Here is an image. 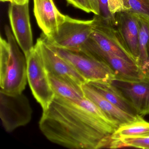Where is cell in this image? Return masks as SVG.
<instances>
[{
  "label": "cell",
  "mask_w": 149,
  "mask_h": 149,
  "mask_svg": "<svg viewBox=\"0 0 149 149\" xmlns=\"http://www.w3.org/2000/svg\"><path fill=\"white\" fill-rule=\"evenodd\" d=\"M49 141L72 149L109 148L119 125L86 97L70 101L55 96L39 122Z\"/></svg>",
  "instance_id": "1"
},
{
  "label": "cell",
  "mask_w": 149,
  "mask_h": 149,
  "mask_svg": "<svg viewBox=\"0 0 149 149\" xmlns=\"http://www.w3.org/2000/svg\"><path fill=\"white\" fill-rule=\"evenodd\" d=\"M7 40L0 38V91L22 93L27 82L26 56L19 48L12 29L5 26Z\"/></svg>",
  "instance_id": "2"
},
{
  "label": "cell",
  "mask_w": 149,
  "mask_h": 149,
  "mask_svg": "<svg viewBox=\"0 0 149 149\" xmlns=\"http://www.w3.org/2000/svg\"><path fill=\"white\" fill-rule=\"evenodd\" d=\"M92 20V31L88 39L103 51L137 65L116 25L99 15H95Z\"/></svg>",
  "instance_id": "3"
},
{
  "label": "cell",
  "mask_w": 149,
  "mask_h": 149,
  "mask_svg": "<svg viewBox=\"0 0 149 149\" xmlns=\"http://www.w3.org/2000/svg\"><path fill=\"white\" fill-rule=\"evenodd\" d=\"M26 57L27 81L33 95L40 104L43 111L48 109L55 95L37 48L34 46Z\"/></svg>",
  "instance_id": "4"
},
{
  "label": "cell",
  "mask_w": 149,
  "mask_h": 149,
  "mask_svg": "<svg viewBox=\"0 0 149 149\" xmlns=\"http://www.w3.org/2000/svg\"><path fill=\"white\" fill-rule=\"evenodd\" d=\"M93 20L77 19L66 15L64 22L47 41L52 46L64 49L80 51L92 33Z\"/></svg>",
  "instance_id": "5"
},
{
  "label": "cell",
  "mask_w": 149,
  "mask_h": 149,
  "mask_svg": "<svg viewBox=\"0 0 149 149\" xmlns=\"http://www.w3.org/2000/svg\"><path fill=\"white\" fill-rule=\"evenodd\" d=\"M47 43L60 56L68 61L74 68L85 79L86 82L95 81H109L116 77L112 70L105 63L82 51L61 48Z\"/></svg>",
  "instance_id": "6"
},
{
  "label": "cell",
  "mask_w": 149,
  "mask_h": 149,
  "mask_svg": "<svg viewBox=\"0 0 149 149\" xmlns=\"http://www.w3.org/2000/svg\"><path fill=\"white\" fill-rule=\"evenodd\" d=\"M32 113L28 98L23 93L0 91V118L7 132H11L27 124L32 119Z\"/></svg>",
  "instance_id": "7"
},
{
  "label": "cell",
  "mask_w": 149,
  "mask_h": 149,
  "mask_svg": "<svg viewBox=\"0 0 149 149\" xmlns=\"http://www.w3.org/2000/svg\"><path fill=\"white\" fill-rule=\"evenodd\" d=\"M143 117L149 114V75L137 81L116 77L109 81Z\"/></svg>",
  "instance_id": "8"
},
{
  "label": "cell",
  "mask_w": 149,
  "mask_h": 149,
  "mask_svg": "<svg viewBox=\"0 0 149 149\" xmlns=\"http://www.w3.org/2000/svg\"><path fill=\"white\" fill-rule=\"evenodd\" d=\"M81 51L106 63L112 70L116 77L137 81L146 76L136 64L131 63L111 53L103 51L89 39Z\"/></svg>",
  "instance_id": "9"
},
{
  "label": "cell",
  "mask_w": 149,
  "mask_h": 149,
  "mask_svg": "<svg viewBox=\"0 0 149 149\" xmlns=\"http://www.w3.org/2000/svg\"><path fill=\"white\" fill-rule=\"evenodd\" d=\"M8 16L13 34L26 56L34 47L29 15V2L22 5L10 3Z\"/></svg>",
  "instance_id": "10"
},
{
  "label": "cell",
  "mask_w": 149,
  "mask_h": 149,
  "mask_svg": "<svg viewBox=\"0 0 149 149\" xmlns=\"http://www.w3.org/2000/svg\"><path fill=\"white\" fill-rule=\"evenodd\" d=\"M35 46L40 54L48 74L65 78L80 85L86 82L85 79L74 68L50 47L43 34L37 39Z\"/></svg>",
  "instance_id": "11"
},
{
  "label": "cell",
  "mask_w": 149,
  "mask_h": 149,
  "mask_svg": "<svg viewBox=\"0 0 149 149\" xmlns=\"http://www.w3.org/2000/svg\"><path fill=\"white\" fill-rule=\"evenodd\" d=\"M33 13L43 34L49 37L64 22L66 15L61 13L53 0H33Z\"/></svg>",
  "instance_id": "12"
},
{
  "label": "cell",
  "mask_w": 149,
  "mask_h": 149,
  "mask_svg": "<svg viewBox=\"0 0 149 149\" xmlns=\"http://www.w3.org/2000/svg\"><path fill=\"white\" fill-rule=\"evenodd\" d=\"M115 18L116 26L137 63L139 57V19L128 12L118 13L115 15Z\"/></svg>",
  "instance_id": "13"
},
{
  "label": "cell",
  "mask_w": 149,
  "mask_h": 149,
  "mask_svg": "<svg viewBox=\"0 0 149 149\" xmlns=\"http://www.w3.org/2000/svg\"><path fill=\"white\" fill-rule=\"evenodd\" d=\"M81 86L85 97L92 101L119 125L132 122L138 116H132L119 109L101 95L87 82Z\"/></svg>",
  "instance_id": "14"
},
{
  "label": "cell",
  "mask_w": 149,
  "mask_h": 149,
  "mask_svg": "<svg viewBox=\"0 0 149 149\" xmlns=\"http://www.w3.org/2000/svg\"><path fill=\"white\" fill-rule=\"evenodd\" d=\"M87 83L105 99L119 109L135 116H139L134 108L109 81H91Z\"/></svg>",
  "instance_id": "15"
},
{
  "label": "cell",
  "mask_w": 149,
  "mask_h": 149,
  "mask_svg": "<svg viewBox=\"0 0 149 149\" xmlns=\"http://www.w3.org/2000/svg\"><path fill=\"white\" fill-rule=\"evenodd\" d=\"M48 76L51 87L56 96L73 101H80L85 97L82 85L51 74H48Z\"/></svg>",
  "instance_id": "16"
},
{
  "label": "cell",
  "mask_w": 149,
  "mask_h": 149,
  "mask_svg": "<svg viewBox=\"0 0 149 149\" xmlns=\"http://www.w3.org/2000/svg\"><path fill=\"white\" fill-rule=\"evenodd\" d=\"M139 57L137 64L145 75L148 76L149 75V59L148 55L149 25L139 19Z\"/></svg>",
  "instance_id": "17"
},
{
  "label": "cell",
  "mask_w": 149,
  "mask_h": 149,
  "mask_svg": "<svg viewBox=\"0 0 149 149\" xmlns=\"http://www.w3.org/2000/svg\"><path fill=\"white\" fill-rule=\"evenodd\" d=\"M149 134V122L139 116L134 121L119 125L111 136L112 139Z\"/></svg>",
  "instance_id": "18"
},
{
  "label": "cell",
  "mask_w": 149,
  "mask_h": 149,
  "mask_svg": "<svg viewBox=\"0 0 149 149\" xmlns=\"http://www.w3.org/2000/svg\"><path fill=\"white\" fill-rule=\"evenodd\" d=\"M123 147L149 149V134L111 139L109 148L116 149Z\"/></svg>",
  "instance_id": "19"
},
{
  "label": "cell",
  "mask_w": 149,
  "mask_h": 149,
  "mask_svg": "<svg viewBox=\"0 0 149 149\" xmlns=\"http://www.w3.org/2000/svg\"><path fill=\"white\" fill-rule=\"evenodd\" d=\"M130 10L127 12L149 25V0H127Z\"/></svg>",
  "instance_id": "20"
},
{
  "label": "cell",
  "mask_w": 149,
  "mask_h": 149,
  "mask_svg": "<svg viewBox=\"0 0 149 149\" xmlns=\"http://www.w3.org/2000/svg\"><path fill=\"white\" fill-rule=\"evenodd\" d=\"M109 11L115 16L118 13L127 12L130 10L127 0H107Z\"/></svg>",
  "instance_id": "21"
},
{
  "label": "cell",
  "mask_w": 149,
  "mask_h": 149,
  "mask_svg": "<svg viewBox=\"0 0 149 149\" xmlns=\"http://www.w3.org/2000/svg\"><path fill=\"white\" fill-rule=\"evenodd\" d=\"M100 2V16L109 21V22L116 24L115 16L111 15L109 11L107 0H99Z\"/></svg>",
  "instance_id": "22"
},
{
  "label": "cell",
  "mask_w": 149,
  "mask_h": 149,
  "mask_svg": "<svg viewBox=\"0 0 149 149\" xmlns=\"http://www.w3.org/2000/svg\"><path fill=\"white\" fill-rule=\"evenodd\" d=\"M69 5L86 13H91V10L86 0H66Z\"/></svg>",
  "instance_id": "23"
},
{
  "label": "cell",
  "mask_w": 149,
  "mask_h": 149,
  "mask_svg": "<svg viewBox=\"0 0 149 149\" xmlns=\"http://www.w3.org/2000/svg\"><path fill=\"white\" fill-rule=\"evenodd\" d=\"M91 13H93L95 15H100V8L99 0H86Z\"/></svg>",
  "instance_id": "24"
},
{
  "label": "cell",
  "mask_w": 149,
  "mask_h": 149,
  "mask_svg": "<svg viewBox=\"0 0 149 149\" xmlns=\"http://www.w3.org/2000/svg\"><path fill=\"white\" fill-rule=\"evenodd\" d=\"M28 2H29V0H13V3L22 5V4H24Z\"/></svg>",
  "instance_id": "25"
},
{
  "label": "cell",
  "mask_w": 149,
  "mask_h": 149,
  "mask_svg": "<svg viewBox=\"0 0 149 149\" xmlns=\"http://www.w3.org/2000/svg\"><path fill=\"white\" fill-rule=\"evenodd\" d=\"M1 1L2 2H9L10 3H13V0H1Z\"/></svg>",
  "instance_id": "26"
},
{
  "label": "cell",
  "mask_w": 149,
  "mask_h": 149,
  "mask_svg": "<svg viewBox=\"0 0 149 149\" xmlns=\"http://www.w3.org/2000/svg\"><path fill=\"white\" fill-rule=\"evenodd\" d=\"M148 55H149V44H148Z\"/></svg>",
  "instance_id": "27"
}]
</instances>
